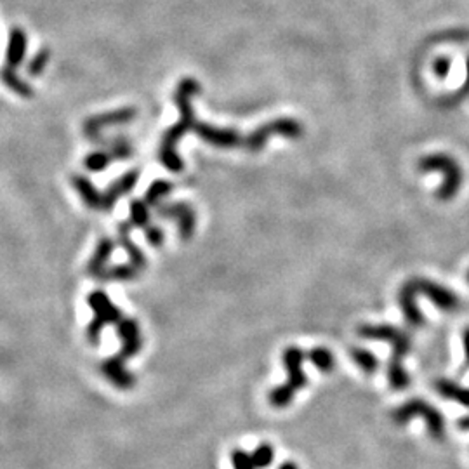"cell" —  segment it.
Instances as JSON below:
<instances>
[{
    "mask_svg": "<svg viewBox=\"0 0 469 469\" xmlns=\"http://www.w3.org/2000/svg\"><path fill=\"white\" fill-rule=\"evenodd\" d=\"M303 126L294 119H277L273 122L265 124L263 127L256 129L244 139V146L252 153H259L265 148L266 141L271 136H285V138L298 139L303 136Z\"/></svg>",
    "mask_w": 469,
    "mask_h": 469,
    "instance_id": "8",
    "label": "cell"
},
{
    "mask_svg": "<svg viewBox=\"0 0 469 469\" xmlns=\"http://www.w3.org/2000/svg\"><path fill=\"white\" fill-rule=\"evenodd\" d=\"M112 251H113V242L108 240V238H105V240L100 242V247H98L96 254H94L93 261H91V273L98 275V277H103L105 275V265L106 261L110 259V256H112Z\"/></svg>",
    "mask_w": 469,
    "mask_h": 469,
    "instance_id": "21",
    "label": "cell"
},
{
    "mask_svg": "<svg viewBox=\"0 0 469 469\" xmlns=\"http://www.w3.org/2000/svg\"><path fill=\"white\" fill-rule=\"evenodd\" d=\"M433 73L438 79H445L450 73V60L449 58H438L433 63Z\"/></svg>",
    "mask_w": 469,
    "mask_h": 469,
    "instance_id": "30",
    "label": "cell"
},
{
    "mask_svg": "<svg viewBox=\"0 0 469 469\" xmlns=\"http://www.w3.org/2000/svg\"><path fill=\"white\" fill-rule=\"evenodd\" d=\"M417 296H424L443 311H456L459 308V298L450 289L428 280V278H410L409 282L402 285L400 292H398V304H400L407 325L414 329H419L424 325V317L416 303Z\"/></svg>",
    "mask_w": 469,
    "mask_h": 469,
    "instance_id": "2",
    "label": "cell"
},
{
    "mask_svg": "<svg viewBox=\"0 0 469 469\" xmlns=\"http://www.w3.org/2000/svg\"><path fill=\"white\" fill-rule=\"evenodd\" d=\"M100 145L108 146V152L113 159L127 160L129 157H133V146H131V143L127 141L126 138H122V136L110 139V141H101Z\"/></svg>",
    "mask_w": 469,
    "mask_h": 469,
    "instance_id": "23",
    "label": "cell"
},
{
    "mask_svg": "<svg viewBox=\"0 0 469 469\" xmlns=\"http://www.w3.org/2000/svg\"><path fill=\"white\" fill-rule=\"evenodd\" d=\"M138 178H139V172L131 171V172H127V174H124L122 178L117 179V181L113 183L108 190H106L105 195H103V205H101L103 211H110V209L113 207V204H115L120 197L126 195V193H129L131 190L136 186V183H138Z\"/></svg>",
    "mask_w": 469,
    "mask_h": 469,
    "instance_id": "14",
    "label": "cell"
},
{
    "mask_svg": "<svg viewBox=\"0 0 469 469\" xmlns=\"http://www.w3.org/2000/svg\"><path fill=\"white\" fill-rule=\"evenodd\" d=\"M119 336L124 343L122 351L117 357L110 358V360L103 364V372L115 386L122 388V390H129L136 384V379L133 374H129L124 369V360L134 357L141 350V332H139L138 322L133 320V318L120 320Z\"/></svg>",
    "mask_w": 469,
    "mask_h": 469,
    "instance_id": "4",
    "label": "cell"
},
{
    "mask_svg": "<svg viewBox=\"0 0 469 469\" xmlns=\"http://www.w3.org/2000/svg\"><path fill=\"white\" fill-rule=\"evenodd\" d=\"M0 80H2V84L7 89L13 91L14 94H18V96L23 98V100H30V98L34 96V89H32L30 84L25 79H21L14 68L4 67L0 70Z\"/></svg>",
    "mask_w": 469,
    "mask_h": 469,
    "instance_id": "16",
    "label": "cell"
},
{
    "mask_svg": "<svg viewBox=\"0 0 469 469\" xmlns=\"http://www.w3.org/2000/svg\"><path fill=\"white\" fill-rule=\"evenodd\" d=\"M417 171L443 174V183L436 192V199L442 202L452 200L463 186V169L456 159L445 155V153H433V155L423 157L417 162Z\"/></svg>",
    "mask_w": 469,
    "mask_h": 469,
    "instance_id": "6",
    "label": "cell"
},
{
    "mask_svg": "<svg viewBox=\"0 0 469 469\" xmlns=\"http://www.w3.org/2000/svg\"><path fill=\"white\" fill-rule=\"evenodd\" d=\"M136 115H138V112H136L134 108H120L108 113H100V115L89 117V119L84 122V133H86L91 141L98 143L101 139L103 129L131 122V120L136 119Z\"/></svg>",
    "mask_w": 469,
    "mask_h": 469,
    "instance_id": "9",
    "label": "cell"
},
{
    "mask_svg": "<svg viewBox=\"0 0 469 469\" xmlns=\"http://www.w3.org/2000/svg\"><path fill=\"white\" fill-rule=\"evenodd\" d=\"M145 237L146 240H148L150 245H153V247H160V245L164 244V230L159 228V226H153L150 225L148 228H145Z\"/></svg>",
    "mask_w": 469,
    "mask_h": 469,
    "instance_id": "29",
    "label": "cell"
},
{
    "mask_svg": "<svg viewBox=\"0 0 469 469\" xmlns=\"http://www.w3.org/2000/svg\"><path fill=\"white\" fill-rule=\"evenodd\" d=\"M131 230H133V223L131 221L120 223L119 240H120V244H122V247L127 251V254H129L131 265H133L134 268L141 273V271L146 268V258H145V254H143V251H139L138 245L134 244L133 238H131Z\"/></svg>",
    "mask_w": 469,
    "mask_h": 469,
    "instance_id": "15",
    "label": "cell"
},
{
    "mask_svg": "<svg viewBox=\"0 0 469 469\" xmlns=\"http://www.w3.org/2000/svg\"><path fill=\"white\" fill-rule=\"evenodd\" d=\"M157 214L160 218L176 219L179 228V237L183 242H188L193 237L197 226V216L192 205L185 202H176V204H160L157 205Z\"/></svg>",
    "mask_w": 469,
    "mask_h": 469,
    "instance_id": "10",
    "label": "cell"
},
{
    "mask_svg": "<svg viewBox=\"0 0 469 469\" xmlns=\"http://www.w3.org/2000/svg\"><path fill=\"white\" fill-rule=\"evenodd\" d=\"M73 185H75V188L79 190V193L82 195L84 202H86L89 207L101 209L103 195L98 193V190L91 185V181H87V179L82 178V176H77V178H73Z\"/></svg>",
    "mask_w": 469,
    "mask_h": 469,
    "instance_id": "18",
    "label": "cell"
},
{
    "mask_svg": "<svg viewBox=\"0 0 469 469\" xmlns=\"http://www.w3.org/2000/svg\"><path fill=\"white\" fill-rule=\"evenodd\" d=\"M202 91L200 84L195 79H183L181 84L176 91V105H178L181 119L178 124L171 127L166 134H164L162 145L159 150V159L164 164V167L171 172H181L183 171V160L178 155V143L181 141L183 136L193 131L197 120L195 112H193L192 100Z\"/></svg>",
    "mask_w": 469,
    "mask_h": 469,
    "instance_id": "1",
    "label": "cell"
},
{
    "mask_svg": "<svg viewBox=\"0 0 469 469\" xmlns=\"http://www.w3.org/2000/svg\"><path fill=\"white\" fill-rule=\"evenodd\" d=\"M172 185L169 181H155L152 183V186L148 188L145 195V202L148 204V207H157V205L162 204V200L171 193Z\"/></svg>",
    "mask_w": 469,
    "mask_h": 469,
    "instance_id": "22",
    "label": "cell"
},
{
    "mask_svg": "<svg viewBox=\"0 0 469 469\" xmlns=\"http://www.w3.org/2000/svg\"><path fill=\"white\" fill-rule=\"evenodd\" d=\"M308 358H310L311 364L318 370H322V372H332L336 367L334 355H332V351L327 350V348H313V350L308 353Z\"/></svg>",
    "mask_w": 469,
    "mask_h": 469,
    "instance_id": "20",
    "label": "cell"
},
{
    "mask_svg": "<svg viewBox=\"0 0 469 469\" xmlns=\"http://www.w3.org/2000/svg\"><path fill=\"white\" fill-rule=\"evenodd\" d=\"M112 159L113 157L110 155V152H94V153H89V155L86 157V160H84V166H86L87 171H91V172H101L110 166Z\"/></svg>",
    "mask_w": 469,
    "mask_h": 469,
    "instance_id": "26",
    "label": "cell"
},
{
    "mask_svg": "<svg viewBox=\"0 0 469 469\" xmlns=\"http://www.w3.org/2000/svg\"><path fill=\"white\" fill-rule=\"evenodd\" d=\"M131 223L143 230L150 226V207L145 200L131 202Z\"/></svg>",
    "mask_w": 469,
    "mask_h": 469,
    "instance_id": "24",
    "label": "cell"
},
{
    "mask_svg": "<svg viewBox=\"0 0 469 469\" xmlns=\"http://www.w3.org/2000/svg\"><path fill=\"white\" fill-rule=\"evenodd\" d=\"M232 464L233 469H256L252 457L244 450H233L232 452Z\"/></svg>",
    "mask_w": 469,
    "mask_h": 469,
    "instance_id": "28",
    "label": "cell"
},
{
    "mask_svg": "<svg viewBox=\"0 0 469 469\" xmlns=\"http://www.w3.org/2000/svg\"><path fill=\"white\" fill-rule=\"evenodd\" d=\"M457 426H459L461 430H464V431H469V416L463 417V419H459V423H457Z\"/></svg>",
    "mask_w": 469,
    "mask_h": 469,
    "instance_id": "32",
    "label": "cell"
},
{
    "mask_svg": "<svg viewBox=\"0 0 469 469\" xmlns=\"http://www.w3.org/2000/svg\"><path fill=\"white\" fill-rule=\"evenodd\" d=\"M89 303H91V306H93V310L96 311V320L91 324L89 336H91V339L94 341V343H98V339H100L101 329L105 327L106 324H119V322H120V311L117 310L115 306H113L112 301L106 298V294H103V292H100V291L93 292V294H91Z\"/></svg>",
    "mask_w": 469,
    "mask_h": 469,
    "instance_id": "11",
    "label": "cell"
},
{
    "mask_svg": "<svg viewBox=\"0 0 469 469\" xmlns=\"http://www.w3.org/2000/svg\"><path fill=\"white\" fill-rule=\"evenodd\" d=\"M252 463H254L256 469H266L271 466L275 461V450L270 443H261L254 452L251 454Z\"/></svg>",
    "mask_w": 469,
    "mask_h": 469,
    "instance_id": "25",
    "label": "cell"
},
{
    "mask_svg": "<svg viewBox=\"0 0 469 469\" xmlns=\"http://www.w3.org/2000/svg\"><path fill=\"white\" fill-rule=\"evenodd\" d=\"M350 357L365 374H374L379 367V360H377L376 355L372 351L365 350V348H351Z\"/></svg>",
    "mask_w": 469,
    "mask_h": 469,
    "instance_id": "19",
    "label": "cell"
},
{
    "mask_svg": "<svg viewBox=\"0 0 469 469\" xmlns=\"http://www.w3.org/2000/svg\"><path fill=\"white\" fill-rule=\"evenodd\" d=\"M435 390L447 400H454L463 407H469V388L459 386L450 379H438L435 383Z\"/></svg>",
    "mask_w": 469,
    "mask_h": 469,
    "instance_id": "17",
    "label": "cell"
},
{
    "mask_svg": "<svg viewBox=\"0 0 469 469\" xmlns=\"http://www.w3.org/2000/svg\"><path fill=\"white\" fill-rule=\"evenodd\" d=\"M28 51V37L27 32L20 27H14L9 34V42L6 49V67L14 68L21 67V63L27 58Z\"/></svg>",
    "mask_w": 469,
    "mask_h": 469,
    "instance_id": "13",
    "label": "cell"
},
{
    "mask_svg": "<svg viewBox=\"0 0 469 469\" xmlns=\"http://www.w3.org/2000/svg\"><path fill=\"white\" fill-rule=\"evenodd\" d=\"M193 131H195V134L199 136L202 141L209 143V145L216 146V148H237V146L244 145L245 139L238 134V131L221 129V127H214L205 122H197Z\"/></svg>",
    "mask_w": 469,
    "mask_h": 469,
    "instance_id": "12",
    "label": "cell"
},
{
    "mask_svg": "<svg viewBox=\"0 0 469 469\" xmlns=\"http://www.w3.org/2000/svg\"><path fill=\"white\" fill-rule=\"evenodd\" d=\"M51 61V51L49 49H40L39 53L35 54L34 58L30 60V63H28V75L30 77H40L44 72H46L47 65H49Z\"/></svg>",
    "mask_w": 469,
    "mask_h": 469,
    "instance_id": "27",
    "label": "cell"
},
{
    "mask_svg": "<svg viewBox=\"0 0 469 469\" xmlns=\"http://www.w3.org/2000/svg\"><path fill=\"white\" fill-rule=\"evenodd\" d=\"M468 282H469V271H468Z\"/></svg>",
    "mask_w": 469,
    "mask_h": 469,
    "instance_id": "34",
    "label": "cell"
},
{
    "mask_svg": "<svg viewBox=\"0 0 469 469\" xmlns=\"http://www.w3.org/2000/svg\"><path fill=\"white\" fill-rule=\"evenodd\" d=\"M304 357H306V355L303 353L301 348H285L284 355H282V360H284V367L287 369L289 379L285 384H280V386L270 391L268 402L271 407H275V409H285V407L291 405L294 395L306 386L308 377L303 370Z\"/></svg>",
    "mask_w": 469,
    "mask_h": 469,
    "instance_id": "5",
    "label": "cell"
},
{
    "mask_svg": "<svg viewBox=\"0 0 469 469\" xmlns=\"http://www.w3.org/2000/svg\"><path fill=\"white\" fill-rule=\"evenodd\" d=\"M463 343H464V351H466V360L469 365V327L463 331Z\"/></svg>",
    "mask_w": 469,
    "mask_h": 469,
    "instance_id": "31",
    "label": "cell"
},
{
    "mask_svg": "<svg viewBox=\"0 0 469 469\" xmlns=\"http://www.w3.org/2000/svg\"><path fill=\"white\" fill-rule=\"evenodd\" d=\"M358 336L362 339L370 341H386L391 344V358L390 367H388V379L393 390L403 391L409 388L410 377L407 370L403 369V358L410 353L412 341L407 332L393 325H360L358 327Z\"/></svg>",
    "mask_w": 469,
    "mask_h": 469,
    "instance_id": "3",
    "label": "cell"
},
{
    "mask_svg": "<svg viewBox=\"0 0 469 469\" xmlns=\"http://www.w3.org/2000/svg\"><path fill=\"white\" fill-rule=\"evenodd\" d=\"M278 469H298V466L294 463H284Z\"/></svg>",
    "mask_w": 469,
    "mask_h": 469,
    "instance_id": "33",
    "label": "cell"
},
{
    "mask_svg": "<svg viewBox=\"0 0 469 469\" xmlns=\"http://www.w3.org/2000/svg\"><path fill=\"white\" fill-rule=\"evenodd\" d=\"M414 417H419V419H423L424 423H426L428 433H430L431 438L442 440L443 436H445V421H443L442 412H440L438 409H435L433 405H430L428 402L419 400V398L405 402L391 414L393 423L400 424V426L409 423Z\"/></svg>",
    "mask_w": 469,
    "mask_h": 469,
    "instance_id": "7",
    "label": "cell"
}]
</instances>
